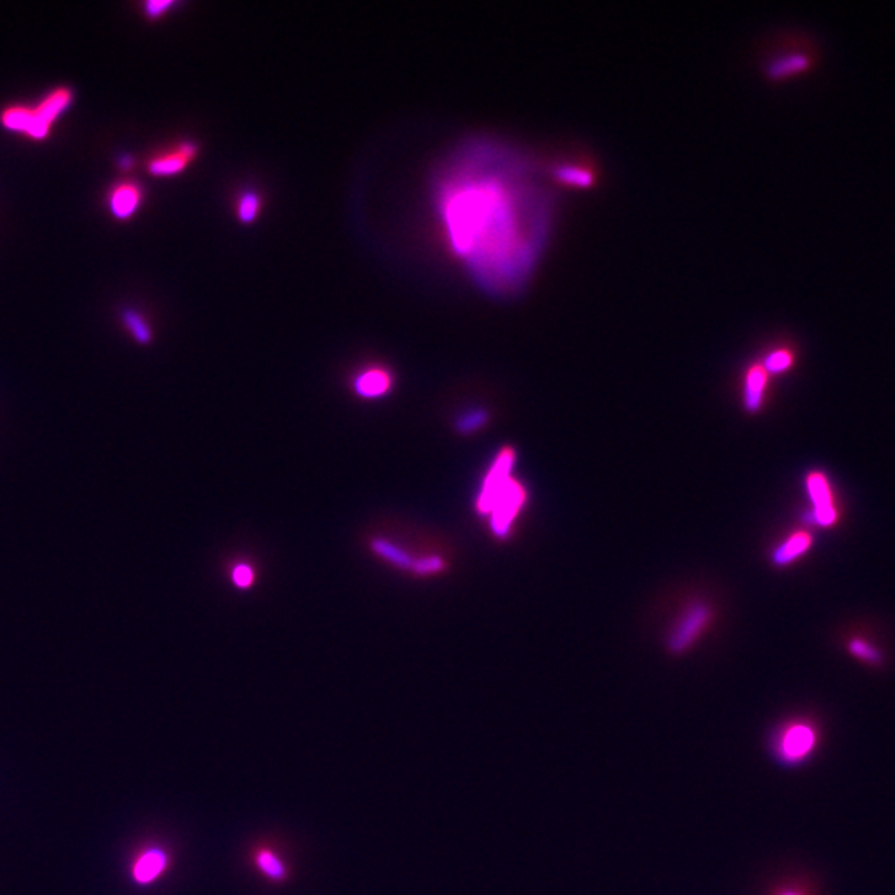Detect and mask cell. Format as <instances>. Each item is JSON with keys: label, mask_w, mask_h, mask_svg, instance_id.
Instances as JSON below:
<instances>
[{"label": "cell", "mask_w": 895, "mask_h": 895, "mask_svg": "<svg viewBox=\"0 0 895 895\" xmlns=\"http://www.w3.org/2000/svg\"><path fill=\"white\" fill-rule=\"evenodd\" d=\"M73 93L70 88H57L54 92L49 93L47 97L39 103V107L35 108V112L39 115L40 120L52 126L57 118L62 115L70 103H72Z\"/></svg>", "instance_id": "cell-16"}, {"label": "cell", "mask_w": 895, "mask_h": 895, "mask_svg": "<svg viewBox=\"0 0 895 895\" xmlns=\"http://www.w3.org/2000/svg\"><path fill=\"white\" fill-rule=\"evenodd\" d=\"M2 125L7 130L20 131L35 140H44L49 135L50 126L40 120L35 110L25 107H10L2 112Z\"/></svg>", "instance_id": "cell-10"}, {"label": "cell", "mask_w": 895, "mask_h": 895, "mask_svg": "<svg viewBox=\"0 0 895 895\" xmlns=\"http://www.w3.org/2000/svg\"><path fill=\"white\" fill-rule=\"evenodd\" d=\"M806 491H808L809 501L813 504L811 509V518L819 528H833L839 519L837 513L836 499H834L833 488L829 483L828 476L821 471H813L806 476Z\"/></svg>", "instance_id": "cell-7"}, {"label": "cell", "mask_w": 895, "mask_h": 895, "mask_svg": "<svg viewBox=\"0 0 895 895\" xmlns=\"http://www.w3.org/2000/svg\"><path fill=\"white\" fill-rule=\"evenodd\" d=\"M761 363H763V367L766 368V372L770 373V375H781V373L789 372L794 367L796 354H794V350L791 347L779 345V347L771 349Z\"/></svg>", "instance_id": "cell-18"}, {"label": "cell", "mask_w": 895, "mask_h": 895, "mask_svg": "<svg viewBox=\"0 0 895 895\" xmlns=\"http://www.w3.org/2000/svg\"><path fill=\"white\" fill-rule=\"evenodd\" d=\"M713 610L707 602H693L678 617L668 634L667 647L673 655H682L692 649L712 622Z\"/></svg>", "instance_id": "cell-6"}, {"label": "cell", "mask_w": 895, "mask_h": 895, "mask_svg": "<svg viewBox=\"0 0 895 895\" xmlns=\"http://www.w3.org/2000/svg\"><path fill=\"white\" fill-rule=\"evenodd\" d=\"M257 864L261 866L262 871L266 872L269 877H279L284 876V867H282L281 861L277 859L272 852L262 851L257 857Z\"/></svg>", "instance_id": "cell-24"}, {"label": "cell", "mask_w": 895, "mask_h": 895, "mask_svg": "<svg viewBox=\"0 0 895 895\" xmlns=\"http://www.w3.org/2000/svg\"><path fill=\"white\" fill-rule=\"evenodd\" d=\"M393 377L390 370L383 367L365 368L354 380V390L363 400H377L392 390Z\"/></svg>", "instance_id": "cell-12"}, {"label": "cell", "mask_w": 895, "mask_h": 895, "mask_svg": "<svg viewBox=\"0 0 895 895\" xmlns=\"http://www.w3.org/2000/svg\"><path fill=\"white\" fill-rule=\"evenodd\" d=\"M489 420H491V415L486 408H475V410H470L456 418L455 430L463 436L473 435L488 425Z\"/></svg>", "instance_id": "cell-21"}, {"label": "cell", "mask_w": 895, "mask_h": 895, "mask_svg": "<svg viewBox=\"0 0 895 895\" xmlns=\"http://www.w3.org/2000/svg\"><path fill=\"white\" fill-rule=\"evenodd\" d=\"M528 503V491L521 481L516 478L509 479L503 488L499 489L493 501L489 504L486 518L489 519V528L498 539H506L513 531V524L518 518L524 506Z\"/></svg>", "instance_id": "cell-5"}, {"label": "cell", "mask_w": 895, "mask_h": 895, "mask_svg": "<svg viewBox=\"0 0 895 895\" xmlns=\"http://www.w3.org/2000/svg\"><path fill=\"white\" fill-rule=\"evenodd\" d=\"M773 895H809V892L806 889H799V887L786 886L779 887L778 891H775Z\"/></svg>", "instance_id": "cell-27"}, {"label": "cell", "mask_w": 895, "mask_h": 895, "mask_svg": "<svg viewBox=\"0 0 895 895\" xmlns=\"http://www.w3.org/2000/svg\"><path fill=\"white\" fill-rule=\"evenodd\" d=\"M448 251L481 291L513 296L528 284L547 241L551 203L531 161L473 138L441 163L431 184Z\"/></svg>", "instance_id": "cell-1"}, {"label": "cell", "mask_w": 895, "mask_h": 895, "mask_svg": "<svg viewBox=\"0 0 895 895\" xmlns=\"http://www.w3.org/2000/svg\"><path fill=\"white\" fill-rule=\"evenodd\" d=\"M514 465H516V451L511 446L503 448L494 458L493 465L484 476L481 491L476 499V511L484 518H486L489 504L493 501L496 493L503 488L504 484L508 483L509 479L513 478Z\"/></svg>", "instance_id": "cell-8"}, {"label": "cell", "mask_w": 895, "mask_h": 895, "mask_svg": "<svg viewBox=\"0 0 895 895\" xmlns=\"http://www.w3.org/2000/svg\"><path fill=\"white\" fill-rule=\"evenodd\" d=\"M370 549H372L375 556L380 557V559L388 562V564H392L393 567L402 569V571L412 572L415 557H413L410 552L405 551L403 547L390 541V539H385V537H373L372 541H370Z\"/></svg>", "instance_id": "cell-15"}, {"label": "cell", "mask_w": 895, "mask_h": 895, "mask_svg": "<svg viewBox=\"0 0 895 895\" xmlns=\"http://www.w3.org/2000/svg\"><path fill=\"white\" fill-rule=\"evenodd\" d=\"M199 155V145L193 140L176 143L175 148L153 156L148 171L153 176H175L183 173Z\"/></svg>", "instance_id": "cell-9"}, {"label": "cell", "mask_w": 895, "mask_h": 895, "mask_svg": "<svg viewBox=\"0 0 895 895\" xmlns=\"http://www.w3.org/2000/svg\"><path fill=\"white\" fill-rule=\"evenodd\" d=\"M446 569H448V562L445 561V557L433 554V556L415 557L412 574L418 577L438 576Z\"/></svg>", "instance_id": "cell-22"}, {"label": "cell", "mask_w": 895, "mask_h": 895, "mask_svg": "<svg viewBox=\"0 0 895 895\" xmlns=\"http://www.w3.org/2000/svg\"><path fill=\"white\" fill-rule=\"evenodd\" d=\"M175 5L170 0H151L145 4V15L148 19H160L166 14V10L173 9Z\"/></svg>", "instance_id": "cell-26"}, {"label": "cell", "mask_w": 895, "mask_h": 895, "mask_svg": "<svg viewBox=\"0 0 895 895\" xmlns=\"http://www.w3.org/2000/svg\"><path fill=\"white\" fill-rule=\"evenodd\" d=\"M770 373L766 372L763 363H753L746 368L743 380V405L746 412L758 413L765 403L766 390L770 385Z\"/></svg>", "instance_id": "cell-11"}, {"label": "cell", "mask_w": 895, "mask_h": 895, "mask_svg": "<svg viewBox=\"0 0 895 895\" xmlns=\"http://www.w3.org/2000/svg\"><path fill=\"white\" fill-rule=\"evenodd\" d=\"M165 867L163 852L151 851L141 857L135 867V877L138 882H150L155 879Z\"/></svg>", "instance_id": "cell-20"}, {"label": "cell", "mask_w": 895, "mask_h": 895, "mask_svg": "<svg viewBox=\"0 0 895 895\" xmlns=\"http://www.w3.org/2000/svg\"><path fill=\"white\" fill-rule=\"evenodd\" d=\"M542 173L556 188L569 191H591L600 181V168L596 160L581 151L564 153L542 166Z\"/></svg>", "instance_id": "cell-4"}, {"label": "cell", "mask_w": 895, "mask_h": 895, "mask_svg": "<svg viewBox=\"0 0 895 895\" xmlns=\"http://www.w3.org/2000/svg\"><path fill=\"white\" fill-rule=\"evenodd\" d=\"M121 317H123V324H125L126 329L135 337L138 344H150L151 339H153V332H151L150 324L146 322L145 317L138 310H123Z\"/></svg>", "instance_id": "cell-19"}, {"label": "cell", "mask_w": 895, "mask_h": 895, "mask_svg": "<svg viewBox=\"0 0 895 895\" xmlns=\"http://www.w3.org/2000/svg\"><path fill=\"white\" fill-rule=\"evenodd\" d=\"M141 198H143V191H141L140 184H118L110 196V208H112L113 216L118 219L130 218L140 206Z\"/></svg>", "instance_id": "cell-13"}, {"label": "cell", "mask_w": 895, "mask_h": 895, "mask_svg": "<svg viewBox=\"0 0 895 895\" xmlns=\"http://www.w3.org/2000/svg\"><path fill=\"white\" fill-rule=\"evenodd\" d=\"M262 209L261 194L256 189H244L238 196L236 203V216L241 224L256 223Z\"/></svg>", "instance_id": "cell-17"}, {"label": "cell", "mask_w": 895, "mask_h": 895, "mask_svg": "<svg viewBox=\"0 0 895 895\" xmlns=\"http://www.w3.org/2000/svg\"><path fill=\"white\" fill-rule=\"evenodd\" d=\"M813 546V536L808 531H798L786 537L773 552V562L776 566L783 567L798 561Z\"/></svg>", "instance_id": "cell-14"}, {"label": "cell", "mask_w": 895, "mask_h": 895, "mask_svg": "<svg viewBox=\"0 0 895 895\" xmlns=\"http://www.w3.org/2000/svg\"><path fill=\"white\" fill-rule=\"evenodd\" d=\"M233 582L234 586L239 587V589H247V587H251L252 584H254V571H252V567L247 566V564H239V566L234 567Z\"/></svg>", "instance_id": "cell-25"}, {"label": "cell", "mask_w": 895, "mask_h": 895, "mask_svg": "<svg viewBox=\"0 0 895 895\" xmlns=\"http://www.w3.org/2000/svg\"><path fill=\"white\" fill-rule=\"evenodd\" d=\"M133 165H135V160H133L130 155H121L120 158H118V166H120L121 170H131Z\"/></svg>", "instance_id": "cell-28"}, {"label": "cell", "mask_w": 895, "mask_h": 895, "mask_svg": "<svg viewBox=\"0 0 895 895\" xmlns=\"http://www.w3.org/2000/svg\"><path fill=\"white\" fill-rule=\"evenodd\" d=\"M818 63V52L808 40H783L766 54L761 72L770 83H784L808 75Z\"/></svg>", "instance_id": "cell-3"}, {"label": "cell", "mask_w": 895, "mask_h": 895, "mask_svg": "<svg viewBox=\"0 0 895 895\" xmlns=\"http://www.w3.org/2000/svg\"><path fill=\"white\" fill-rule=\"evenodd\" d=\"M847 649L851 652L854 657L859 658V660H864V662L871 663V665H881L882 663V654L881 650L874 647V645L869 644L867 640L864 639H852L847 645Z\"/></svg>", "instance_id": "cell-23"}, {"label": "cell", "mask_w": 895, "mask_h": 895, "mask_svg": "<svg viewBox=\"0 0 895 895\" xmlns=\"http://www.w3.org/2000/svg\"><path fill=\"white\" fill-rule=\"evenodd\" d=\"M823 745V728L809 716H796L776 725L768 736V753L776 765L796 770L808 765Z\"/></svg>", "instance_id": "cell-2"}]
</instances>
